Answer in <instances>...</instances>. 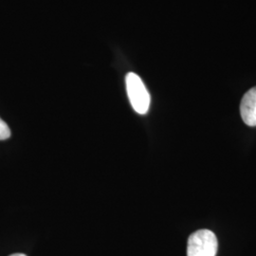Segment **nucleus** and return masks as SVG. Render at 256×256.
<instances>
[{
    "mask_svg": "<svg viewBox=\"0 0 256 256\" xmlns=\"http://www.w3.org/2000/svg\"><path fill=\"white\" fill-rule=\"evenodd\" d=\"M126 90L130 104L137 113L146 114L150 106V94L140 77L134 72H129L126 77Z\"/></svg>",
    "mask_w": 256,
    "mask_h": 256,
    "instance_id": "obj_1",
    "label": "nucleus"
},
{
    "mask_svg": "<svg viewBox=\"0 0 256 256\" xmlns=\"http://www.w3.org/2000/svg\"><path fill=\"white\" fill-rule=\"evenodd\" d=\"M240 113L248 126H256V86L244 95L240 104Z\"/></svg>",
    "mask_w": 256,
    "mask_h": 256,
    "instance_id": "obj_3",
    "label": "nucleus"
},
{
    "mask_svg": "<svg viewBox=\"0 0 256 256\" xmlns=\"http://www.w3.org/2000/svg\"><path fill=\"white\" fill-rule=\"evenodd\" d=\"M218 248L216 234L210 230H200L188 239L187 256H216Z\"/></svg>",
    "mask_w": 256,
    "mask_h": 256,
    "instance_id": "obj_2",
    "label": "nucleus"
},
{
    "mask_svg": "<svg viewBox=\"0 0 256 256\" xmlns=\"http://www.w3.org/2000/svg\"><path fill=\"white\" fill-rule=\"evenodd\" d=\"M25 256V254H12V256Z\"/></svg>",
    "mask_w": 256,
    "mask_h": 256,
    "instance_id": "obj_5",
    "label": "nucleus"
},
{
    "mask_svg": "<svg viewBox=\"0 0 256 256\" xmlns=\"http://www.w3.org/2000/svg\"><path fill=\"white\" fill-rule=\"evenodd\" d=\"M10 136V130L8 124L0 118V140H7Z\"/></svg>",
    "mask_w": 256,
    "mask_h": 256,
    "instance_id": "obj_4",
    "label": "nucleus"
}]
</instances>
